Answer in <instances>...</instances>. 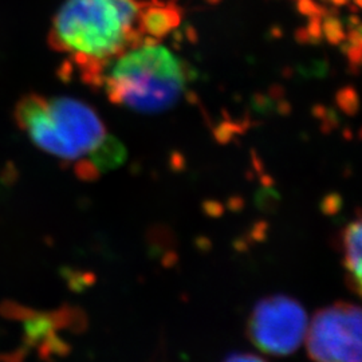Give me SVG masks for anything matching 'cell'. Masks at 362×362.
I'll return each instance as SVG.
<instances>
[{"label":"cell","instance_id":"obj_8","mask_svg":"<svg viewBox=\"0 0 362 362\" xmlns=\"http://www.w3.org/2000/svg\"><path fill=\"white\" fill-rule=\"evenodd\" d=\"M140 19L143 22L145 33H149L155 38H164L170 31L167 10L149 7L146 11L141 13Z\"/></svg>","mask_w":362,"mask_h":362},{"label":"cell","instance_id":"obj_16","mask_svg":"<svg viewBox=\"0 0 362 362\" xmlns=\"http://www.w3.org/2000/svg\"><path fill=\"white\" fill-rule=\"evenodd\" d=\"M349 43L351 46H360V47H361V26L356 27V28H350Z\"/></svg>","mask_w":362,"mask_h":362},{"label":"cell","instance_id":"obj_15","mask_svg":"<svg viewBox=\"0 0 362 362\" xmlns=\"http://www.w3.org/2000/svg\"><path fill=\"white\" fill-rule=\"evenodd\" d=\"M345 54L349 57L350 66L360 67V65H361V47L360 46H351L350 45L348 52Z\"/></svg>","mask_w":362,"mask_h":362},{"label":"cell","instance_id":"obj_14","mask_svg":"<svg viewBox=\"0 0 362 362\" xmlns=\"http://www.w3.org/2000/svg\"><path fill=\"white\" fill-rule=\"evenodd\" d=\"M224 362H267L263 358H260L255 354H250V353H235L228 356Z\"/></svg>","mask_w":362,"mask_h":362},{"label":"cell","instance_id":"obj_13","mask_svg":"<svg viewBox=\"0 0 362 362\" xmlns=\"http://www.w3.org/2000/svg\"><path fill=\"white\" fill-rule=\"evenodd\" d=\"M298 11L303 13V15H306V16L320 15V7L315 6V3L311 1V0H299L298 1Z\"/></svg>","mask_w":362,"mask_h":362},{"label":"cell","instance_id":"obj_27","mask_svg":"<svg viewBox=\"0 0 362 362\" xmlns=\"http://www.w3.org/2000/svg\"><path fill=\"white\" fill-rule=\"evenodd\" d=\"M173 38H175L176 42H181V40H182V33L179 31V30H176V31L173 33Z\"/></svg>","mask_w":362,"mask_h":362},{"label":"cell","instance_id":"obj_18","mask_svg":"<svg viewBox=\"0 0 362 362\" xmlns=\"http://www.w3.org/2000/svg\"><path fill=\"white\" fill-rule=\"evenodd\" d=\"M269 95L274 101H279L285 97V89L281 85H272L269 89Z\"/></svg>","mask_w":362,"mask_h":362},{"label":"cell","instance_id":"obj_29","mask_svg":"<svg viewBox=\"0 0 362 362\" xmlns=\"http://www.w3.org/2000/svg\"><path fill=\"white\" fill-rule=\"evenodd\" d=\"M291 71H293L291 69H285V70H284V77H291Z\"/></svg>","mask_w":362,"mask_h":362},{"label":"cell","instance_id":"obj_7","mask_svg":"<svg viewBox=\"0 0 362 362\" xmlns=\"http://www.w3.org/2000/svg\"><path fill=\"white\" fill-rule=\"evenodd\" d=\"M98 172H107L118 168L127 160V149L116 137L106 134L101 144L91 152L89 157Z\"/></svg>","mask_w":362,"mask_h":362},{"label":"cell","instance_id":"obj_6","mask_svg":"<svg viewBox=\"0 0 362 362\" xmlns=\"http://www.w3.org/2000/svg\"><path fill=\"white\" fill-rule=\"evenodd\" d=\"M361 219L357 218L348 223L339 233L342 263L346 272L350 290L361 294Z\"/></svg>","mask_w":362,"mask_h":362},{"label":"cell","instance_id":"obj_10","mask_svg":"<svg viewBox=\"0 0 362 362\" xmlns=\"http://www.w3.org/2000/svg\"><path fill=\"white\" fill-rule=\"evenodd\" d=\"M324 34L327 42L332 45H339L342 40L346 39L341 21L332 15L325 16Z\"/></svg>","mask_w":362,"mask_h":362},{"label":"cell","instance_id":"obj_30","mask_svg":"<svg viewBox=\"0 0 362 362\" xmlns=\"http://www.w3.org/2000/svg\"><path fill=\"white\" fill-rule=\"evenodd\" d=\"M207 1L209 4H218L221 0H207Z\"/></svg>","mask_w":362,"mask_h":362},{"label":"cell","instance_id":"obj_24","mask_svg":"<svg viewBox=\"0 0 362 362\" xmlns=\"http://www.w3.org/2000/svg\"><path fill=\"white\" fill-rule=\"evenodd\" d=\"M348 22H349V30L350 28H356V27L361 26V22H360L358 16H350Z\"/></svg>","mask_w":362,"mask_h":362},{"label":"cell","instance_id":"obj_22","mask_svg":"<svg viewBox=\"0 0 362 362\" xmlns=\"http://www.w3.org/2000/svg\"><path fill=\"white\" fill-rule=\"evenodd\" d=\"M143 46L144 47H155V46H158V39L152 38V37H144Z\"/></svg>","mask_w":362,"mask_h":362},{"label":"cell","instance_id":"obj_23","mask_svg":"<svg viewBox=\"0 0 362 362\" xmlns=\"http://www.w3.org/2000/svg\"><path fill=\"white\" fill-rule=\"evenodd\" d=\"M270 35H272V38L279 39L284 37V33H282L281 27L275 26L270 30Z\"/></svg>","mask_w":362,"mask_h":362},{"label":"cell","instance_id":"obj_17","mask_svg":"<svg viewBox=\"0 0 362 362\" xmlns=\"http://www.w3.org/2000/svg\"><path fill=\"white\" fill-rule=\"evenodd\" d=\"M275 109H276V112H278L281 116H288V115L293 112L291 104H290L288 101H285L284 98H282V100H279V101L276 103Z\"/></svg>","mask_w":362,"mask_h":362},{"label":"cell","instance_id":"obj_26","mask_svg":"<svg viewBox=\"0 0 362 362\" xmlns=\"http://www.w3.org/2000/svg\"><path fill=\"white\" fill-rule=\"evenodd\" d=\"M334 6H345V4H348L349 3V0H330Z\"/></svg>","mask_w":362,"mask_h":362},{"label":"cell","instance_id":"obj_21","mask_svg":"<svg viewBox=\"0 0 362 362\" xmlns=\"http://www.w3.org/2000/svg\"><path fill=\"white\" fill-rule=\"evenodd\" d=\"M326 112H327V109L325 107L324 105L321 104L314 105L313 109H311L313 116L318 118V119H324L325 116H326Z\"/></svg>","mask_w":362,"mask_h":362},{"label":"cell","instance_id":"obj_4","mask_svg":"<svg viewBox=\"0 0 362 362\" xmlns=\"http://www.w3.org/2000/svg\"><path fill=\"white\" fill-rule=\"evenodd\" d=\"M308 330V314L297 299L272 296L260 299L247 321V337L257 349L285 357L300 346Z\"/></svg>","mask_w":362,"mask_h":362},{"label":"cell","instance_id":"obj_12","mask_svg":"<svg viewBox=\"0 0 362 362\" xmlns=\"http://www.w3.org/2000/svg\"><path fill=\"white\" fill-rule=\"evenodd\" d=\"M252 106L259 113H269L274 109V103L262 93H255L252 97Z\"/></svg>","mask_w":362,"mask_h":362},{"label":"cell","instance_id":"obj_11","mask_svg":"<svg viewBox=\"0 0 362 362\" xmlns=\"http://www.w3.org/2000/svg\"><path fill=\"white\" fill-rule=\"evenodd\" d=\"M309 26H308V33L310 35V43L318 45L322 38V27H321V16L320 15H311L309 16Z\"/></svg>","mask_w":362,"mask_h":362},{"label":"cell","instance_id":"obj_9","mask_svg":"<svg viewBox=\"0 0 362 362\" xmlns=\"http://www.w3.org/2000/svg\"><path fill=\"white\" fill-rule=\"evenodd\" d=\"M338 107L348 116H356L360 109V98L353 86H345L339 89L336 95Z\"/></svg>","mask_w":362,"mask_h":362},{"label":"cell","instance_id":"obj_32","mask_svg":"<svg viewBox=\"0 0 362 362\" xmlns=\"http://www.w3.org/2000/svg\"><path fill=\"white\" fill-rule=\"evenodd\" d=\"M354 1H356V4H357V7H358V8H360V7H361V6H362V0H354Z\"/></svg>","mask_w":362,"mask_h":362},{"label":"cell","instance_id":"obj_19","mask_svg":"<svg viewBox=\"0 0 362 362\" xmlns=\"http://www.w3.org/2000/svg\"><path fill=\"white\" fill-rule=\"evenodd\" d=\"M294 37H296V40H297L298 43H300V45L310 43V35H309L306 28H298L296 34H294Z\"/></svg>","mask_w":362,"mask_h":362},{"label":"cell","instance_id":"obj_20","mask_svg":"<svg viewBox=\"0 0 362 362\" xmlns=\"http://www.w3.org/2000/svg\"><path fill=\"white\" fill-rule=\"evenodd\" d=\"M184 31H185V37H187V39H188L191 43L196 45L197 40H199V35H197V31L194 30V27L191 26V25H187Z\"/></svg>","mask_w":362,"mask_h":362},{"label":"cell","instance_id":"obj_31","mask_svg":"<svg viewBox=\"0 0 362 362\" xmlns=\"http://www.w3.org/2000/svg\"><path fill=\"white\" fill-rule=\"evenodd\" d=\"M349 8L351 10V11H354V13H357V11H358V7H353V6H349Z\"/></svg>","mask_w":362,"mask_h":362},{"label":"cell","instance_id":"obj_25","mask_svg":"<svg viewBox=\"0 0 362 362\" xmlns=\"http://www.w3.org/2000/svg\"><path fill=\"white\" fill-rule=\"evenodd\" d=\"M187 100L191 104H197L199 103V98H197V95L194 94V91H187Z\"/></svg>","mask_w":362,"mask_h":362},{"label":"cell","instance_id":"obj_3","mask_svg":"<svg viewBox=\"0 0 362 362\" xmlns=\"http://www.w3.org/2000/svg\"><path fill=\"white\" fill-rule=\"evenodd\" d=\"M49 42L57 52L90 59L117 58L127 50L115 0H66L52 19Z\"/></svg>","mask_w":362,"mask_h":362},{"label":"cell","instance_id":"obj_1","mask_svg":"<svg viewBox=\"0 0 362 362\" xmlns=\"http://www.w3.org/2000/svg\"><path fill=\"white\" fill-rule=\"evenodd\" d=\"M13 117L31 143L67 163L88 158L106 136L90 106L69 97L28 93L18 101Z\"/></svg>","mask_w":362,"mask_h":362},{"label":"cell","instance_id":"obj_28","mask_svg":"<svg viewBox=\"0 0 362 362\" xmlns=\"http://www.w3.org/2000/svg\"><path fill=\"white\" fill-rule=\"evenodd\" d=\"M342 134H344V137H345L346 140H351V139H353V134H351V132H350V129H348V128L344 129Z\"/></svg>","mask_w":362,"mask_h":362},{"label":"cell","instance_id":"obj_2","mask_svg":"<svg viewBox=\"0 0 362 362\" xmlns=\"http://www.w3.org/2000/svg\"><path fill=\"white\" fill-rule=\"evenodd\" d=\"M109 100L129 109L156 113L170 109L185 86L180 62L161 46L140 47L121 58L105 77Z\"/></svg>","mask_w":362,"mask_h":362},{"label":"cell","instance_id":"obj_5","mask_svg":"<svg viewBox=\"0 0 362 362\" xmlns=\"http://www.w3.org/2000/svg\"><path fill=\"white\" fill-rule=\"evenodd\" d=\"M361 309L337 302L313 315L306 330L308 354L314 362H361Z\"/></svg>","mask_w":362,"mask_h":362}]
</instances>
